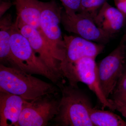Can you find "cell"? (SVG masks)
<instances>
[{"instance_id": "6da1fadb", "label": "cell", "mask_w": 126, "mask_h": 126, "mask_svg": "<svg viewBox=\"0 0 126 126\" xmlns=\"http://www.w3.org/2000/svg\"><path fill=\"white\" fill-rule=\"evenodd\" d=\"M61 94L58 111L53 119L57 126H94L89 111L93 107L91 101L79 88L65 81L56 84Z\"/></svg>"}, {"instance_id": "7a4b0ae2", "label": "cell", "mask_w": 126, "mask_h": 126, "mask_svg": "<svg viewBox=\"0 0 126 126\" xmlns=\"http://www.w3.org/2000/svg\"><path fill=\"white\" fill-rule=\"evenodd\" d=\"M55 84L48 83L20 69L0 64V90L32 101L49 94L59 93Z\"/></svg>"}, {"instance_id": "3957f363", "label": "cell", "mask_w": 126, "mask_h": 126, "mask_svg": "<svg viewBox=\"0 0 126 126\" xmlns=\"http://www.w3.org/2000/svg\"><path fill=\"white\" fill-rule=\"evenodd\" d=\"M10 32L14 68L29 74L41 75L55 85L64 81L63 79L52 73L37 56L29 41L18 31L14 24L10 30Z\"/></svg>"}, {"instance_id": "277c9868", "label": "cell", "mask_w": 126, "mask_h": 126, "mask_svg": "<svg viewBox=\"0 0 126 126\" xmlns=\"http://www.w3.org/2000/svg\"><path fill=\"white\" fill-rule=\"evenodd\" d=\"M59 93L47 94L32 101L24 100L16 126H45L54 119L58 111Z\"/></svg>"}, {"instance_id": "5b68a950", "label": "cell", "mask_w": 126, "mask_h": 126, "mask_svg": "<svg viewBox=\"0 0 126 126\" xmlns=\"http://www.w3.org/2000/svg\"><path fill=\"white\" fill-rule=\"evenodd\" d=\"M126 35L116 48L97 65L100 86L105 96L109 99L121 77L126 61Z\"/></svg>"}, {"instance_id": "8992f818", "label": "cell", "mask_w": 126, "mask_h": 126, "mask_svg": "<svg viewBox=\"0 0 126 126\" xmlns=\"http://www.w3.org/2000/svg\"><path fill=\"white\" fill-rule=\"evenodd\" d=\"M62 9L54 1L43 2L40 19L41 32L60 63L65 56V47L60 24Z\"/></svg>"}, {"instance_id": "52a82bcc", "label": "cell", "mask_w": 126, "mask_h": 126, "mask_svg": "<svg viewBox=\"0 0 126 126\" xmlns=\"http://www.w3.org/2000/svg\"><path fill=\"white\" fill-rule=\"evenodd\" d=\"M65 47V56L60 64L64 78L69 81L74 65L77 61L85 57L96 58L104 49L103 45L94 43L79 36L64 35L63 36Z\"/></svg>"}, {"instance_id": "ba28073f", "label": "cell", "mask_w": 126, "mask_h": 126, "mask_svg": "<svg viewBox=\"0 0 126 126\" xmlns=\"http://www.w3.org/2000/svg\"><path fill=\"white\" fill-rule=\"evenodd\" d=\"M79 82L86 84L94 93L103 108L107 107L114 110L112 104L104 94L100 83L97 71L95 58L85 57L79 60L75 64L72 77L68 84L78 86Z\"/></svg>"}, {"instance_id": "9c48e42d", "label": "cell", "mask_w": 126, "mask_h": 126, "mask_svg": "<svg viewBox=\"0 0 126 126\" xmlns=\"http://www.w3.org/2000/svg\"><path fill=\"white\" fill-rule=\"evenodd\" d=\"M18 31L29 41L37 56L55 74L63 79L61 63L57 60L48 43L38 30L16 20L14 23Z\"/></svg>"}, {"instance_id": "30bf717a", "label": "cell", "mask_w": 126, "mask_h": 126, "mask_svg": "<svg viewBox=\"0 0 126 126\" xmlns=\"http://www.w3.org/2000/svg\"><path fill=\"white\" fill-rule=\"evenodd\" d=\"M61 23L68 32L101 44L108 43L113 36L99 28L93 21L78 13L68 14L62 10Z\"/></svg>"}, {"instance_id": "8fae6325", "label": "cell", "mask_w": 126, "mask_h": 126, "mask_svg": "<svg viewBox=\"0 0 126 126\" xmlns=\"http://www.w3.org/2000/svg\"><path fill=\"white\" fill-rule=\"evenodd\" d=\"M24 100L18 95L0 90V126H16Z\"/></svg>"}, {"instance_id": "7c38bea8", "label": "cell", "mask_w": 126, "mask_h": 126, "mask_svg": "<svg viewBox=\"0 0 126 126\" xmlns=\"http://www.w3.org/2000/svg\"><path fill=\"white\" fill-rule=\"evenodd\" d=\"M94 21L99 28L113 36L124 27L126 17L117 7L107 2L100 9Z\"/></svg>"}, {"instance_id": "4fadbf2b", "label": "cell", "mask_w": 126, "mask_h": 126, "mask_svg": "<svg viewBox=\"0 0 126 126\" xmlns=\"http://www.w3.org/2000/svg\"><path fill=\"white\" fill-rule=\"evenodd\" d=\"M43 3L38 0H14L13 4L17 15L16 19L42 33L40 19Z\"/></svg>"}, {"instance_id": "5bb4252c", "label": "cell", "mask_w": 126, "mask_h": 126, "mask_svg": "<svg viewBox=\"0 0 126 126\" xmlns=\"http://www.w3.org/2000/svg\"><path fill=\"white\" fill-rule=\"evenodd\" d=\"M89 116L94 126H126V122L121 117L109 111L92 107Z\"/></svg>"}, {"instance_id": "9a60e30c", "label": "cell", "mask_w": 126, "mask_h": 126, "mask_svg": "<svg viewBox=\"0 0 126 126\" xmlns=\"http://www.w3.org/2000/svg\"><path fill=\"white\" fill-rule=\"evenodd\" d=\"M11 28H0V60L14 68V59L10 45Z\"/></svg>"}, {"instance_id": "2e32d148", "label": "cell", "mask_w": 126, "mask_h": 126, "mask_svg": "<svg viewBox=\"0 0 126 126\" xmlns=\"http://www.w3.org/2000/svg\"><path fill=\"white\" fill-rule=\"evenodd\" d=\"M107 2V0H81L78 13L94 21L100 9Z\"/></svg>"}, {"instance_id": "e0dca14e", "label": "cell", "mask_w": 126, "mask_h": 126, "mask_svg": "<svg viewBox=\"0 0 126 126\" xmlns=\"http://www.w3.org/2000/svg\"><path fill=\"white\" fill-rule=\"evenodd\" d=\"M67 13H78L80 9L81 0H60Z\"/></svg>"}, {"instance_id": "ac0fdd59", "label": "cell", "mask_w": 126, "mask_h": 126, "mask_svg": "<svg viewBox=\"0 0 126 126\" xmlns=\"http://www.w3.org/2000/svg\"><path fill=\"white\" fill-rule=\"evenodd\" d=\"M125 93H126V61L121 77L112 94H121Z\"/></svg>"}, {"instance_id": "d6986e66", "label": "cell", "mask_w": 126, "mask_h": 126, "mask_svg": "<svg viewBox=\"0 0 126 126\" xmlns=\"http://www.w3.org/2000/svg\"><path fill=\"white\" fill-rule=\"evenodd\" d=\"M109 99L113 101L121 104L126 106V93L121 94H112L111 95Z\"/></svg>"}, {"instance_id": "ffe728a7", "label": "cell", "mask_w": 126, "mask_h": 126, "mask_svg": "<svg viewBox=\"0 0 126 126\" xmlns=\"http://www.w3.org/2000/svg\"><path fill=\"white\" fill-rule=\"evenodd\" d=\"M109 100L113 106L114 110H117L126 118V106L113 101L111 99H109Z\"/></svg>"}, {"instance_id": "44dd1931", "label": "cell", "mask_w": 126, "mask_h": 126, "mask_svg": "<svg viewBox=\"0 0 126 126\" xmlns=\"http://www.w3.org/2000/svg\"><path fill=\"white\" fill-rule=\"evenodd\" d=\"M116 7L126 17V0H113Z\"/></svg>"}, {"instance_id": "7402d4cb", "label": "cell", "mask_w": 126, "mask_h": 126, "mask_svg": "<svg viewBox=\"0 0 126 126\" xmlns=\"http://www.w3.org/2000/svg\"><path fill=\"white\" fill-rule=\"evenodd\" d=\"M13 4L10 1H2L0 4V17L2 18L5 13L9 10Z\"/></svg>"}, {"instance_id": "603a6c76", "label": "cell", "mask_w": 126, "mask_h": 126, "mask_svg": "<svg viewBox=\"0 0 126 126\" xmlns=\"http://www.w3.org/2000/svg\"><path fill=\"white\" fill-rule=\"evenodd\" d=\"M126 35V34H125Z\"/></svg>"}, {"instance_id": "cb8c5ba5", "label": "cell", "mask_w": 126, "mask_h": 126, "mask_svg": "<svg viewBox=\"0 0 126 126\" xmlns=\"http://www.w3.org/2000/svg\"></svg>"}]
</instances>
